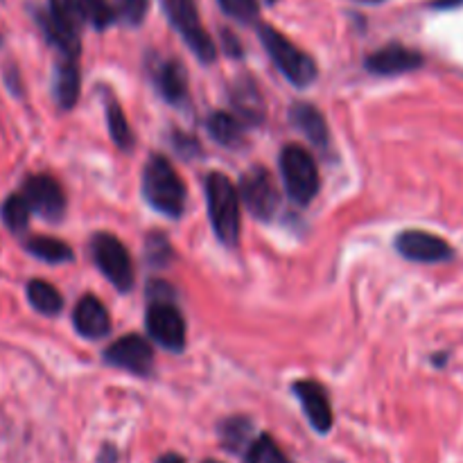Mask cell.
Returning <instances> with one entry per match:
<instances>
[{"instance_id":"1","label":"cell","mask_w":463,"mask_h":463,"mask_svg":"<svg viewBox=\"0 0 463 463\" xmlns=\"http://www.w3.org/2000/svg\"><path fill=\"white\" fill-rule=\"evenodd\" d=\"M143 197L154 211L167 217H181L185 208V184L165 156H152L143 172Z\"/></svg>"},{"instance_id":"2","label":"cell","mask_w":463,"mask_h":463,"mask_svg":"<svg viewBox=\"0 0 463 463\" xmlns=\"http://www.w3.org/2000/svg\"><path fill=\"white\" fill-rule=\"evenodd\" d=\"M45 39L63 52V57L80 54L81 27L86 16L81 12L80 0H48V9L36 14Z\"/></svg>"},{"instance_id":"3","label":"cell","mask_w":463,"mask_h":463,"mask_svg":"<svg viewBox=\"0 0 463 463\" xmlns=\"http://www.w3.org/2000/svg\"><path fill=\"white\" fill-rule=\"evenodd\" d=\"M206 203L217 240L226 247H235L240 240V194L229 176H224L222 172L208 175Z\"/></svg>"},{"instance_id":"4","label":"cell","mask_w":463,"mask_h":463,"mask_svg":"<svg viewBox=\"0 0 463 463\" xmlns=\"http://www.w3.org/2000/svg\"><path fill=\"white\" fill-rule=\"evenodd\" d=\"M258 36H260L262 45H265L267 54L271 57V61L279 66V71L292 81L298 89H306L312 81L317 80L319 71H317L315 59L307 52L298 50L288 36L280 34L276 27L271 25H260L258 27Z\"/></svg>"},{"instance_id":"5","label":"cell","mask_w":463,"mask_h":463,"mask_svg":"<svg viewBox=\"0 0 463 463\" xmlns=\"http://www.w3.org/2000/svg\"><path fill=\"white\" fill-rule=\"evenodd\" d=\"M280 175H283L288 194L301 206L310 203L319 193V167L312 154L301 145H288L280 152Z\"/></svg>"},{"instance_id":"6","label":"cell","mask_w":463,"mask_h":463,"mask_svg":"<svg viewBox=\"0 0 463 463\" xmlns=\"http://www.w3.org/2000/svg\"><path fill=\"white\" fill-rule=\"evenodd\" d=\"M163 9H165L167 18H170L172 27L184 36L188 48L197 54V59H202L203 63L215 61V41L211 39L206 27L202 25L197 3L194 0H163Z\"/></svg>"},{"instance_id":"7","label":"cell","mask_w":463,"mask_h":463,"mask_svg":"<svg viewBox=\"0 0 463 463\" xmlns=\"http://www.w3.org/2000/svg\"><path fill=\"white\" fill-rule=\"evenodd\" d=\"M90 256L111 285H116L120 292H129L134 285V262L116 235L95 233L90 240Z\"/></svg>"},{"instance_id":"8","label":"cell","mask_w":463,"mask_h":463,"mask_svg":"<svg viewBox=\"0 0 463 463\" xmlns=\"http://www.w3.org/2000/svg\"><path fill=\"white\" fill-rule=\"evenodd\" d=\"M240 199L258 220H271L280 206V194L265 167L256 165L240 179Z\"/></svg>"},{"instance_id":"9","label":"cell","mask_w":463,"mask_h":463,"mask_svg":"<svg viewBox=\"0 0 463 463\" xmlns=\"http://www.w3.org/2000/svg\"><path fill=\"white\" fill-rule=\"evenodd\" d=\"M145 326H147L149 337L156 344H161L163 348L172 353L184 351L185 346V321L181 317V312L176 310L172 303L154 301L147 307V317H145Z\"/></svg>"},{"instance_id":"10","label":"cell","mask_w":463,"mask_h":463,"mask_svg":"<svg viewBox=\"0 0 463 463\" xmlns=\"http://www.w3.org/2000/svg\"><path fill=\"white\" fill-rule=\"evenodd\" d=\"M23 194L32 211L48 222H59L66 213V194L57 179L48 175H34L23 184Z\"/></svg>"},{"instance_id":"11","label":"cell","mask_w":463,"mask_h":463,"mask_svg":"<svg viewBox=\"0 0 463 463\" xmlns=\"http://www.w3.org/2000/svg\"><path fill=\"white\" fill-rule=\"evenodd\" d=\"M104 360L136 375H149L154 369V351L147 339H143L140 335H127V337L116 339L104 351Z\"/></svg>"},{"instance_id":"12","label":"cell","mask_w":463,"mask_h":463,"mask_svg":"<svg viewBox=\"0 0 463 463\" xmlns=\"http://www.w3.org/2000/svg\"><path fill=\"white\" fill-rule=\"evenodd\" d=\"M396 249L407 260L416 262H446L452 258V247L446 240L419 229L402 231L396 238Z\"/></svg>"},{"instance_id":"13","label":"cell","mask_w":463,"mask_h":463,"mask_svg":"<svg viewBox=\"0 0 463 463\" xmlns=\"http://www.w3.org/2000/svg\"><path fill=\"white\" fill-rule=\"evenodd\" d=\"M423 61V54L416 52V50L405 48L401 43H392L366 57V71L373 72V75H402V72L419 71Z\"/></svg>"},{"instance_id":"14","label":"cell","mask_w":463,"mask_h":463,"mask_svg":"<svg viewBox=\"0 0 463 463\" xmlns=\"http://www.w3.org/2000/svg\"><path fill=\"white\" fill-rule=\"evenodd\" d=\"M294 393L301 401V407L312 428L319 434H328L333 428V407H330L326 389L312 380H301V383L294 384Z\"/></svg>"},{"instance_id":"15","label":"cell","mask_w":463,"mask_h":463,"mask_svg":"<svg viewBox=\"0 0 463 463\" xmlns=\"http://www.w3.org/2000/svg\"><path fill=\"white\" fill-rule=\"evenodd\" d=\"M72 324H75L77 333L86 339H102L111 333L109 312L104 310L99 298L93 294L80 298V303L72 310Z\"/></svg>"},{"instance_id":"16","label":"cell","mask_w":463,"mask_h":463,"mask_svg":"<svg viewBox=\"0 0 463 463\" xmlns=\"http://www.w3.org/2000/svg\"><path fill=\"white\" fill-rule=\"evenodd\" d=\"M154 81L163 98L175 107H181L188 99V75L184 63L176 59H165L154 68Z\"/></svg>"},{"instance_id":"17","label":"cell","mask_w":463,"mask_h":463,"mask_svg":"<svg viewBox=\"0 0 463 463\" xmlns=\"http://www.w3.org/2000/svg\"><path fill=\"white\" fill-rule=\"evenodd\" d=\"M54 99L61 109L75 107L77 98H80V68H77L75 57H63L57 63L52 81Z\"/></svg>"},{"instance_id":"18","label":"cell","mask_w":463,"mask_h":463,"mask_svg":"<svg viewBox=\"0 0 463 463\" xmlns=\"http://www.w3.org/2000/svg\"><path fill=\"white\" fill-rule=\"evenodd\" d=\"M289 116H292L294 127H297L312 145H317V147H326V145H328V125H326L324 116H321L312 104H297Z\"/></svg>"},{"instance_id":"19","label":"cell","mask_w":463,"mask_h":463,"mask_svg":"<svg viewBox=\"0 0 463 463\" xmlns=\"http://www.w3.org/2000/svg\"><path fill=\"white\" fill-rule=\"evenodd\" d=\"M208 131L224 147H240L244 143V122L235 113H211V118H208Z\"/></svg>"},{"instance_id":"20","label":"cell","mask_w":463,"mask_h":463,"mask_svg":"<svg viewBox=\"0 0 463 463\" xmlns=\"http://www.w3.org/2000/svg\"><path fill=\"white\" fill-rule=\"evenodd\" d=\"M27 301L36 312L45 317H57L63 307V298L59 289L39 279L27 283Z\"/></svg>"},{"instance_id":"21","label":"cell","mask_w":463,"mask_h":463,"mask_svg":"<svg viewBox=\"0 0 463 463\" xmlns=\"http://www.w3.org/2000/svg\"><path fill=\"white\" fill-rule=\"evenodd\" d=\"M27 253H32L39 260L50 262V265H61V262L72 260V251L66 242L57 238H48V235H36L25 242Z\"/></svg>"},{"instance_id":"22","label":"cell","mask_w":463,"mask_h":463,"mask_svg":"<svg viewBox=\"0 0 463 463\" xmlns=\"http://www.w3.org/2000/svg\"><path fill=\"white\" fill-rule=\"evenodd\" d=\"M32 206L30 202L25 199V194L16 193L12 197H7L0 206V217H3V224L7 226L12 233H23L30 224V215H32Z\"/></svg>"},{"instance_id":"23","label":"cell","mask_w":463,"mask_h":463,"mask_svg":"<svg viewBox=\"0 0 463 463\" xmlns=\"http://www.w3.org/2000/svg\"><path fill=\"white\" fill-rule=\"evenodd\" d=\"M244 463H289L285 452L280 450L279 443L274 441V437L269 434H260L258 439H253L247 448V457Z\"/></svg>"},{"instance_id":"24","label":"cell","mask_w":463,"mask_h":463,"mask_svg":"<svg viewBox=\"0 0 463 463\" xmlns=\"http://www.w3.org/2000/svg\"><path fill=\"white\" fill-rule=\"evenodd\" d=\"M220 439L226 450L238 452L244 443H251V420L240 419V416L229 419L226 423H222Z\"/></svg>"},{"instance_id":"25","label":"cell","mask_w":463,"mask_h":463,"mask_svg":"<svg viewBox=\"0 0 463 463\" xmlns=\"http://www.w3.org/2000/svg\"><path fill=\"white\" fill-rule=\"evenodd\" d=\"M107 122H109V131H111V138L116 140L118 147L131 149V145H134V134H131L125 111L118 107V102H109Z\"/></svg>"},{"instance_id":"26","label":"cell","mask_w":463,"mask_h":463,"mask_svg":"<svg viewBox=\"0 0 463 463\" xmlns=\"http://www.w3.org/2000/svg\"><path fill=\"white\" fill-rule=\"evenodd\" d=\"M81 12H84L86 21L95 27V30H107L109 25L118 21L113 3L109 0H80Z\"/></svg>"},{"instance_id":"27","label":"cell","mask_w":463,"mask_h":463,"mask_svg":"<svg viewBox=\"0 0 463 463\" xmlns=\"http://www.w3.org/2000/svg\"><path fill=\"white\" fill-rule=\"evenodd\" d=\"M235 107H238V111L247 120H260L262 118L260 98H258V90L251 81H247V84H235Z\"/></svg>"},{"instance_id":"28","label":"cell","mask_w":463,"mask_h":463,"mask_svg":"<svg viewBox=\"0 0 463 463\" xmlns=\"http://www.w3.org/2000/svg\"><path fill=\"white\" fill-rule=\"evenodd\" d=\"M217 3H220V7L224 9L226 16L242 23V25H251V23H256L258 14H260L258 0H217Z\"/></svg>"},{"instance_id":"29","label":"cell","mask_w":463,"mask_h":463,"mask_svg":"<svg viewBox=\"0 0 463 463\" xmlns=\"http://www.w3.org/2000/svg\"><path fill=\"white\" fill-rule=\"evenodd\" d=\"M147 0H113V9H116L118 21H122L125 25L136 27L145 21L147 16Z\"/></svg>"},{"instance_id":"30","label":"cell","mask_w":463,"mask_h":463,"mask_svg":"<svg viewBox=\"0 0 463 463\" xmlns=\"http://www.w3.org/2000/svg\"><path fill=\"white\" fill-rule=\"evenodd\" d=\"M170 256V244H167V240L163 238V235H152V238L147 240V258L154 265H165V260Z\"/></svg>"},{"instance_id":"31","label":"cell","mask_w":463,"mask_h":463,"mask_svg":"<svg viewBox=\"0 0 463 463\" xmlns=\"http://www.w3.org/2000/svg\"><path fill=\"white\" fill-rule=\"evenodd\" d=\"M118 461V452L113 446H104L102 455H99V463H116Z\"/></svg>"},{"instance_id":"32","label":"cell","mask_w":463,"mask_h":463,"mask_svg":"<svg viewBox=\"0 0 463 463\" xmlns=\"http://www.w3.org/2000/svg\"><path fill=\"white\" fill-rule=\"evenodd\" d=\"M459 5H463V0H434L432 7H437V9H455V7H459Z\"/></svg>"},{"instance_id":"33","label":"cell","mask_w":463,"mask_h":463,"mask_svg":"<svg viewBox=\"0 0 463 463\" xmlns=\"http://www.w3.org/2000/svg\"><path fill=\"white\" fill-rule=\"evenodd\" d=\"M156 463H185V459L181 455H175V452H167V455L158 457Z\"/></svg>"},{"instance_id":"34","label":"cell","mask_w":463,"mask_h":463,"mask_svg":"<svg viewBox=\"0 0 463 463\" xmlns=\"http://www.w3.org/2000/svg\"><path fill=\"white\" fill-rule=\"evenodd\" d=\"M360 3H369V5H378V3H383V0H360Z\"/></svg>"},{"instance_id":"35","label":"cell","mask_w":463,"mask_h":463,"mask_svg":"<svg viewBox=\"0 0 463 463\" xmlns=\"http://www.w3.org/2000/svg\"><path fill=\"white\" fill-rule=\"evenodd\" d=\"M203 463H222V461H215V459H208V461H203Z\"/></svg>"},{"instance_id":"36","label":"cell","mask_w":463,"mask_h":463,"mask_svg":"<svg viewBox=\"0 0 463 463\" xmlns=\"http://www.w3.org/2000/svg\"><path fill=\"white\" fill-rule=\"evenodd\" d=\"M267 3H279V0H267Z\"/></svg>"}]
</instances>
